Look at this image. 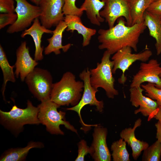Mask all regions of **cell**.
Instances as JSON below:
<instances>
[{
    "label": "cell",
    "mask_w": 161,
    "mask_h": 161,
    "mask_svg": "<svg viewBox=\"0 0 161 161\" xmlns=\"http://www.w3.org/2000/svg\"><path fill=\"white\" fill-rule=\"evenodd\" d=\"M144 22L148 29L149 35L156 40L155 44L157 55L161 54V17L146 10Z\"/></svg>",
    "instance_id": "20"
},
{
    "label": "cell",
    "mask_w": 161,
    "mask_h": 161,
    "mask_svg": "<svg viewBox=\"0 0 161 161\" xmlns=\"http://www.w3.org/2000/svg\"><path fill=\"white\" fill-rule=\"evenodd\" d=\"M161 157V143L157 140L143 151V161H160Z\"/></svg>",
    "instance_id": "26"
},
{
    "label": "cell",
    "mask_w": 161,
    "mask_h": 161,
    "mask_svg": "<svg viewBox=\"0 0 161 161\" xmlns=\"http://www.w3.org/2000/svg\"><path fill=\"white\" fill-rule=\"evenodd\" d=\"M44 144L39 142L30 141L24 148H11L5 151L1 156L0 161H24L29 151L32 148H42Z\"/></svg>",
    "instance_id": "21"
},
{
    "label": "cell",
    "mask_w": 161,
    "mask_h": 161,
    "mask_svg": "<svg viewBox=\"0 0 161 161\" xmlns=\"http://www.w3.org/2000/svg\"><path fill=\"white\" fill-rule=\"evenodd\" d=\"M36 5L38 6L41 0H30Z\"/></svg>",
    "instance_id": "35"
},
{
    "label": "cell",
    "mask_w": 161,
    "mask_h": 161,
    "mask_svg": "<svg viewBox=\"0 0 161 161\" xmlns=\"http://www.w3.org/2000/svg\"><path fill=\"white\" fill-rule=\"evenodd\" d=\"M142 120L137 119L135 122L133 128H126L122 130L120 136L131 147L132 151V156L135 160L137 159L142 152L149 145L147 142L137 139L135 134L137 128L141 125Z\"/></svg>",
    "instance_id": "17"
},
{
    "label": "cell",
    "mask_w": 161,
    "mask_h": 161,
    "mask_svg": "<svg viewBox=\"0 0 161 161\" xmlns=\"http://www.w3.org/2000/svg\"><path fill=\"white\" fill-rule=\"evenodd\" d=\"M123 17L117 19V24L108 29L98 31V40L100 44V49H106L111 54H114L126 47H129L136 52L141 35L147 27L144 21L129 26Z\"/></svg>",
    "instance_id": "1"
},
{
    "label": "cell",
    "mask_w": 161,
    "mask_h": 161,
    "mask_svg": "<svg viewBox=\"0 0 161 161\" xmlns=\"http://www.w3.org/2000/svg\"><path fill=\"white\" fill-rule=\"evenodd\" d=\"M153 118L161 122V106H159L153 116Z\"/></svg>",
    "instance_id": "34"
},
{
    "label": "cell",
    "mask_w": 161,
    "mask_h": 161,
    "mask_svg": "<svg viewBox=\"0 0 161 161\" xmlns=\"http://www.w3.org/2000/svg\"><path fill=\"white\" fill-rule=\"evenodd\" d=\"M38 107V117L40 123L46 126L47 130L50 133L64 135L60 126L64 125L67 129L77 134V130L66 120V113L61 111L58 112L57 109L60 106L50 99L41 102Z\"/></svg>",
    "instance_id": "5"
},
{
    "label": "cell",
    "mask_w": 161,
    "mask_h": 161,
    "mask_svg": "<svg viewBox=\"0 0 161 161\" xmlns=\"http://www.w3.org/2000/svg\"><path fill=\"white\" fill-rule=\"evenodd\" d=\"M108 131L103 127L95 126L91 147L93 150L91 155L95 161H110L111 156L106 143Z\"/></svg>",
    "instance_id": "15"
},
{
    "label": "cell",
    "mask_w": 161,
    "mask_h": 161,
    "mask_svg": "<svg viewBox=\"0 0 161 161\" xmlns=\"http://www.w3.org/2000/svg\"><path fill=\"white\" fill-rule=\"evenodd\" d=\"M15 65L11 66L7 60L6 53L1 45H0V67L3 76V83L2 86V93L4 96L7 82L10 81H16V79L13 71Z\"/></svg>",
    "instance_id": "24"
},
{
    "label": "cell",
    "mask_w": 161,
    "mask_h": 161,
    "mask_svg": "<svg viewBox=\"0 0 161 161\" xmlns=\"http://www.w3.org/2000/svg\"><path fill=\"white\" fill-rule=\"evenodd\" d=\"M111 54L107 50L104 52L100 63L96 67L90 69V81L94 88L100 87L105 91L108 97L114 98L119 92L114 87L115 79L112 75L113 61L110 60Z\"/></svg>",
    "instance_id": "4"
},
{
    "label": "cell",
    "mask_w": 161,
    "mask_h": 161,
    "mask_svg": "<svg viewBox=\"0 0 161 161\" xmlns=\"http://www.w3.org/2000/svg\"><path fill=\"white\" fill-rule=\"evenodd\" d=\"M104 5L105 2L103 0H84L80 8L86 11L87 17L91 23L99 26L101 23L105 20L99 14Z\"/></svg>",
    "instance_id": "22"
},
{
    "label": "cell",
    "mask_w": 161,
    "mask_h": 161,
    "mask_svg": "<svg viewBox=\"0 0 161 161\" xmlns=\"http://www.w3.org/2000/svg\"><path fill=\"white\" fill-rule=\"evenodd\" d=\"M76 0H64V4L63 8L64 15H73L80 17L82 15L83 10L80 7H77L75 5Z\"/></svg>",
    "instance_id": "28"
},
{
    "label": "cell",
    "mask_w": 161,
    "mask_h": 161,
    "mask_svg": "<svg viewBox=\"0 0 161 161\" xmlns=\"http://www.w3.org/2000/svg\"><path fill=\"white\" fill-rule=\"evenodd\" d=\"M145 91V95L153 100H155L159 106H161V89L156 87L154 84L148 83L141 85Z\"/></svg>",
    "instance_id": "27"
},
{
    "label": "cell",
    "mask_w": 161,
    "mask_h": 161,
    "mask_svg": "<svg viewBox=\"0 0 161 161\" xmlns=\"http://www.w3.org/2000/svg\"><path fill=\"white\" fill-rule=\"evenodd\" d=\"M131 49L129 47H125L115 53L112 58L114 63L113 74H115L118 69L122 71V74L118 79L121 84H124L126 82L125 72L134 62L138 61L146 62L152 55V51L148 49L137 53H132Z\"/></svg>",
    "instance_id": "8"
},
{
    "label": "cell",
    "mask_w": 161,
    "mask_h": 161,
    "mask_svg": "<svg viewBox=\"0 0 161 161\" xmlns=\"http://www.w3.org/2000/svg\"><path fill=\"white\" fill-rule=\"evenodd\" d=\"M160 76L161 78V74L160 75Z\"/></svg>",
    "instance_id": "37"
},
{
    "label": "cell",
    "mask_w": 161,
    "mask_h": 161,
    "mask_svg": "<svg viewBox=\"0 0 161 161\" xmlns=\"http://www.w3.org/2000/svg\"><path fill=\"white\" fill-rule=\"evenodd\" d=\"M25 80L30 91L38 100L42 102L50 99L53 83L52 76L47 70L35 68Z\"/></svg>",
    "instance_id": "7"
},
{
    "label": "cell",
    "mask_w": 161,
    "mask_h": 161,
    "mask_svg": "<svg viewBox=\"0 0 161 161\" xmlns=\"http://www.w3.org/2000/svg\"><path fill=\"white\" fill-rule=\"evenodd\" d=\"M156 0H150V3H151V4L153 2H154V1H156Z\"/></svg>",
    "instance_id": "36"
},
{
    "label": "cell",
    "mask_w": 161,
    "mask_h": 161,
    "mask_svg": "<svg viewBox=\"0 0 161 161\" xmlns=\"http://www.w3.org/2000/svg\"><path fill=\"white\" fill-rule=\"evenodd\" d=\"M103 0L105 2V5L99 14L107 23L109 28L113 27L116 20L121 17L126 19L127 25H132L130 0Z\"/></svg>",
    "instance_id": "10"
},
{
    "label": "cell",
    "mask_w": 161,
    "mask_h": 161,
    "mask_svg": "<svg viewBox=\"0 0 161 161\" xmlns=\"http://www.w3.org/2000/svg\"><path fill=\"white\" fill-rule=\"evenodd\" d=\"M111 149L114 161H130L129 154L126 148V142L122 138L113 143Z\"/></svg>",
    "instance_id": "25"
},
{
    "label": "cell",
    "mask_w": 161,
    "mask_h": 161,
    "mask_svg": "<svg viewBox=\"0 0 161 161\" xmlns=\"http://www.w3.org/2000/svg\"><path fill=\"white\" fill-rule=\"evenodd\" d=\"M17 18V15L14 13H1L0 14V29L6 26L13 24Z\"/></svg>",
    "instance_id": "30"
},
{
    "label": "cell",
    "mask_w": 161,
    "mask_h": 161,
    "mask_svg": "<svg viewBox=\"0 0 161 161\" xmlns=\"http://www.w3.org/2000/svg\"><path fill=\"white\" fill-rule=\"evenodd\" d=\"M78 155L76 161H83L85 156L88 154L91 155L93 153V150L90 147L88 146L85 140H81L78 144Z\"/></svg>",
    "instance_id": "29"
},
{
    "label": "cell",
    "mask_w": 161,
    "mask_h": 161,
    "mask_svg": "<svg viewBox=\"0 0 161 161\" xmlns=\"http://www.w3.org/2000/svg\"><path fill=\"white\" fill-rule=\"evenodd\" d=\"M90 73L88 68L85 69L79 74L80 78L84 83L83 92V95L78 103L76 106L66 109L73 111L76 112L79 116L80 123L83 126L82 130L85 131L89 130L92 126H95L97 124L89 125L84 123L81 116V111L84 106L89 105L95 106L96 110L100 112H103L104 103L103 101H99L96 98L95 94L98 91V89L94 88L92 86L90 81Z\"/></svg>",
    "instance_id": "6"
},
{
    "label": "cell",
    "mask_w": 161,
    "mask_h": 161,
    "mask_svg": "<svg viewBox=\"0 0 161 161\" xmlns=\"http://www.w3.org/2000/svg\"><path fill=\"white\" fill-rule=\"evenodd\" d=\"M27 107L21 109L14 105L8 112L0 110V122L6 128L13 131H21L26 124L38 125L40 122L38 118V107L34 106L28 100Z\"/></svg>",
    "instance_id": "3"
},
{
    "label": "cell",
    "mask_w": 161,
    "mask_h": 161,
    "mask_svg": "<svg viewBox=\"0 0 161 161\" xmlns=\"http://www.w3.org/2000/svg\"><path fill=\"white\" fill-rule=\"evenodd\" d=\"M144 90L141 86L130 87V101L132 106L137 108L139 107L134 111V114L141 113L143 116L148 117L149 121L153 118L159 106L155 100L144 96L143 94Z\"/></svg>",
    "instance_id": "13"
},
{
    "label": "cell",
    "mask_w": 161,
    "mask_h": 161,
    "mask_svg": "<svg viewBox=\"0 0 161 161\" xmlns=\"http://www.w3.org/2000/svg\"><path fill=\"white\" fill-rule=\"evenodd\" d=\"M75 79L72 72L64 73L59 81L53 83L50 100L60 106L77 105L82 97L84 83Z\"/></svg>",
    "instance_id": "2"
},
{
    "label": "cell",
    "mask_w": 161,
    "mask_h": 161,
    "mask_svg": "<svg viewBox=\"0 0 161 161\" xmlns=\"http://www.w3.org/2000/svg\"><path fill=\"white\" fill-rule=\"evenodd\" d=\"M44 33L52 34L53 31L42 25L38 18L34 20L32 26L24 30L21 35L22 38L27 35H30L32 38L35 47L34 59L37 61L41 60L43 58L44 47L41 45V42L42 35Z\"/></svg>",
    "instance_id": "16"
},
{
    "label": "cell",
    "mask_w": 161,
    "mask_h": 161,
    "mask_svg": "<svg viewBox=\"0 0 161 161\" xmlns=\"http://www.w3.org/2000/svg\"><path fill=\"white\" fill-rule=\"evenodd\" d=\"M161 66L155 59L150 60L148 63H140V69L133 78L130 87L141 86L142 83L148 82L153 83L157 87L161 89Z\"/></svg>",
    "instance_id": "12"
},
{
    "label": "cell",
    "mask_w": 161,
    "mask_h": 161,
    "mask_svg": "<svg viewBox=\"0 0 161 161\" xmlns=\"http://www.w3.org/2000/svg\"><path fill=\"white\" fill-rule=\"evenodd\" d=\"M16 6L15 12L17 15L16 22L10 26L7 32L12 34L24 30L37 18H39L41 11L39 6L30 4L27 0H15Z\"/></svg>",
    "instance_id": "9"
},
{
    "label": "cell",
    "mask_w": 161,
    "mask_h": 161,
    "mask_svg": "<svg viewBox=\"0 0 161 161\" xmlns=\"http://www.w3.org/2000/svg\"><path fill=\"white\" fill-rule=\"evenodd\" d=\"M146 11L161 17V0H156L152 3Z\"/></svg>",
    "instance_id": "32"
},
{
    "label": "cell",
    "mask_w": 161,
    "mask_h": 161,
    "mask_svg": "<svg viewBox=\"0 0 161 161\" xmlns=\"http://www.w3.org/2000/svg\"><path fill=\"white\" fill-rule=\"evenodd\" d=\"M150 4V0H130L132 25L144 21V13Z\"/></svg>",
    "instance_id": "23"
},
{
    "label": "cell",
    "mask_w": 161,
    "mask_h": 161,
    "mask_svg": "<svg viewBox=\"0 0 161 161\" xmlns=\"http://www.w3.org/2000/svg\"><path fill=\"white\" fill-rule=\"evenodd\" d=\"M16 54L15 74L17 78L20 76L21 80L23 81L27 76L34 70L38 63L30 56L29 48L27 46L25 41L21 43L16 50Z\"/></svg>",
    "instance_id": "14"
},
{
    "label": "cell",
    "mask_w": 161,
    "mask_h": 161,
    "mask_svg": "<svg viewBox=\"0 0 161 161\" xmlns=\"http://www.w3.org/2000/svg\"><path fill=\"white\" fill-rule=\"evenodd\" d=\"M15 9L13 0H0L1 13H14Z\"/></svg>",
    "instance_id": "31"
},
{
    "label": "cell",
    "mask_w": 161,
    "mask_h": 161,
    "mask_svg": "<svg viewBox=\"0 0 161 161\" xmlns=\"http://www.w3.org/2000/svg\"><path fill=\"white\" fill-rule=\"evenodd\" d=\"M64 0H41L38 5L41 11L39 19L42 25L49 29L64 20Z\"/></svg>",
    "instance_id": "11"
},
{
    "label": "cell",
    "mask_w": 161,
    "mask_h": 161,
    "mask_svg": "<svg viewBox=\"0 0 161 161\" xmlns=\"http://www.w3.org/2000/svg\"><path fill=\"white\" fill-rule=\"evenodd\" d=\"M67 28V25L64 20L61 21L56 26L54 30L53 31L52 37L47 39L49 44L44 49V53L45 55L54 52L55 55L60 54V50L62 49L64 52L69 50L71 44H68L63 45L62 38L63 33Z\"/></svg>",
    "instance_id": "18"
},
{
    "label": "cell",
    "mask_w": 161,
    "mask_h": 161,
    "mask_svg": "<svg viewBox=\"0 0 161 161\" xmlns=\"http://www.w3.org/2000/svg\"><path fill=\"white\" fill-rule=\"evenodd\" d=\"M64 21L67 25L66 30L73 32L74 30L81 35L83 37L82 45L86 47L90 43L92 37L96 32L95 29L85 27L82 23L80 17L76 15H66Z\"/></svg>",
    "instance_id": "19"
},
{
    "label": "cell",
    "mask_w": 161,
    "mask_h": 161,
    "mask_svg": "<svg viewBox=\"0 0 161 161\" xmlns=\"http://www.w3.org/2000/svg\"><path fill=\"white\" fill-rule=\"evenodd\" d=\"M155 125L157 130L156 138L161 143V122L158 121Z\"/></svg>",
    "instance_id": "33"
}]
</instances>
